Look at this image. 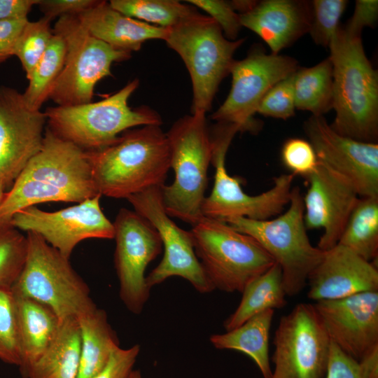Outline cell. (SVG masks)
<instances>
[{"label": "cell", "mask_w": 378, "mask_h": 378, "mask_svg": "<svg viewBox=\"0 0 378 378\" xmlns=\"http://www.w3.org/2000/svg\"><path fill=\"white\" fill-rule=\"evenodd\" d=\"M312 4V23L309 33L317 44L328 47L336 34L340 20L346 9V0H314Z\"/></svg>", "instance_id": "obj_36"}, {"label": "cell", "mask_w": 378, "mask_h": 378, "mask_svg": "<svg viewBox=\"0 0 378 378\" xmlns=\"http://www.w3.org/2000/svg\"><path fill=\"white\" fill-rule=\"evenodd\" d=\"M46 117L26 104L22 93L0 86V182L13 185L41 149Z\"/></svg>", "instance_id": "obj_18"}, {"label": "cell", "mask_w": 378, "mask_h": 378, "mask_svg": "<svg viewBox=\"0 0 378 378\" xmlns=\"http://www.w3.org/2000/svg\"><path fill=\"white\" fill-rule=\"evenodd\" d=\"M109 4L127 16L165 28L197 11L195 6L176 0H111Z\"/></svg>", "instance_id": "obj_32"}, {"label": "cell", "mask_w": 378, "mask_h": 378, "mask_svg": "<svg viewBox=\"0 0 378 378\" xmlns=\"http://www.w3.org/2000/svg\"><path fill=\"white\" fill-rule=\"evenodd\" d=\"M190 232L195 254L214 289L241 293L275 262L253 237L221 220L203 216Z\"/></svg>", "instance_id": "obj_9"}, {"label": "cell", "mask_w": 378, "mask_h": 378, "mask_svg": "<svg viewBox=\"0 0 378 378\" xmlns=\"http://www.w3.org/2000/svg\"><path fill=\"white\" fill-rule=\"evenodd\" d=\"M15 299L20 346L18 368L22 377L27 378L32 365L56 337L61 321L51 309L38 302Z\"/></svg>", "instance_id": "obj_24"}, {"label": "cell", "mask_w": 378, "mask_h": 378, "mask_svg": "<svg viewBox=\"0 0 378 378\" xmlns=\"http://www.w3.org/2000/svg\"><path fill=\"white\" fill-rule=\"evenodd\" d=\"M295 108L313 115H323L332 108V64L328 57L312 67H302L295 73Z\"/></svg>", "instance_id": "obj_30"}, {"label": "cell", "mask_w": 378, "mask_h": 378, "mask_svg": "<svg viewBox=\"0 0 378 378\" xmlns=\"http://www.w3.org/2000/svg\"><path fill=\"white\" fill-rule=\"evenodd\" d=\"M66 44L62 36L53 31L50 42L44 54L27 78L29 83L22 93L27 106L33 110H41L49 99L50 92L64 64Z\"/></svg>", "instance_id": "obj_31"}, {"label": "cell", "mask_w": 378, "mask_h": 378, "mask_svg": "<svg viewBox=\"0 0 378 378\" xmlns=\"http://www.w3.org/2000/svg\"><path fill=\"white\" fill-rule=\"evenodd\" d=\"M314 306L330 342L356 360L378 344V290Z\"/></svg>", "instance_id": "obj_20"}, {"label": "cell", "mask_w": 378, "mask_h": 378, "mask_svg": "<svg viewBox=\"0 0 378 378\" xmlns=\"http://www.w3.org/2000/svg\"><path fill=\"white\" fill-rule=\"evenodd\" d=\"M308 281V298L316 302L341 299L378 290L377 266L337 244L326 251Z\"/></svg>", "instance_id": "obj_21"}, {"label": "cell", "mask_w": 378, "mask_h": 378, "mask_svg": "<svg viewBox=\"0 0 378 378\" xmlns=\"http://www.w3.org/2000/svg\"><path fill=\"white\" fill-rule=\"evenodd\" d=\"M88 155L98 194L115 199L164 185L171 168L167 134L156 125L126 130Z\"/></svg>", "instance_id": "obj_2"}, {"label": "cell", "mask_w": 378, "mask_h": 378, "mask_svg": "<svg viewBox=\"0 0 378 378\" xmlns=\"http://www.w3.org/2000/svg\"><path fill=\"white\" fill-rule=\"evenodd\" d=\"M162 186L147 189L127 199L134 211L157 230L164 248L161 262L146 276V285L150 289L171 276H178L188 281L201 293L211 292L214 288L195 254L191 232L179 227L166 213Z\"/></svg>", "instance_id": "obj_14"}, {"label": "cell", "mask_w": 378, "mask_h": 378, "mask_svg": "<svg viewBox=\"0 0 378 378\" xmlns=\"http://www.w3.org/2000/svg\"><path fill=\"white\" fill-rule=\"evenodd\" d=\"M328 48L335 111L331 128L353 139L377 143L378 73L365 53L361 36L340 26Z\"/></svg>", "instance_id": "obj_3"}, {"label": "cell", "mask_w": 378, "mask_h": 378, "mask_svg": "<svg viewBox=\"0 0 378 378\" xmlns=\"http://www.w3.org/2000/svg\"><path fill=\"white\" fill-rule=\"evenodd\" d=\"M140 351L138 344L128 349H115L105 367L92 378H127Z\"/></svg>", "instance_id": "obj_40"}, {"label": "cell", "mask_w": 378, "mask_h": 378, "mask_svg": "<svg viewBox=\"0 0 378 378\" xmlns=\"http://www.w3.org/2000/svg\"><path fill=\"white\" fill-rule=\"evenodd\" d=\"M304 132L318 161L345 178L358 196L378 197V144L334 131L323 115H312Z\"/></svg>", "instance_id": "obj_17"}, {"label": "cell", "mask_w": 378, "mask_h": 378, "mask_svg": "<svg viewBox=\"0 0 378 378\" xmlns=\"http://www.w3.org/2000/svg\"><path fill=\"white\" fill-rule=\"evenodd\" d=\"M225 223L253 237L280 266L288 296H295L304 289L310 274L326 253L309 239L304 222L303 199L298 187L292 188L286 212L273 219L236 217Z\"/></svg>", "instance_id": "obj_8"}, {"label": "cell", "mask_w": 378, "mask_h": 378, "mask_svg": "<svg viewBox=\"0 0 378 378\" xmlns=\"http://www.w3.org/2000/svg\"><path fill=\"white\" fill-rule=\"evenodd\" d=\"M174 182L161 187L166 213L195 225L201 218L212 149L206 113H192L176 120L166 133Z\"/></svg>", "instance_id": "obj_5"}, {"label": "cell", "mask_w": 378, "mask_h": 378, "mask_svg": "<svg viewBox=\"0 0 378 378\" xmlns=\"http://www.w3.org/2000/svg\"><path fill=\"white\" fill-rule=\"evenodd\" d=\"M5 189L6 188L4 186V185L0 182V204L4 199V195H5Z\"/></svg>", "instance_id": "obj_49"}, {"label": "cell", "mask_w": 378, "mask_h": 378, "mask_svg": "<svg viewBox=\"0 0 378 378\" xmlns=\"http://www.w3.org/2000/svg\"><path fill=\"white\" fill-rule=\"evenodd\" d=\"M377 19V0H357L354 14L343 28L352 35L360 36L363 29L374 27Z\"/></svg>", "instance_id": "obj_43"}, {"label": "cell", "mask_w": 378, "mask_h": 378, "mask_svg": "<svg viewBox=\"0 0 378 378\" xmlns=\"http://www.w3.org/2000/svg\"><path fill=\"white\" fill-rule=\"evenodd\" d=\"M304 178L309 186L302 197L304 225L323 230L317 247L326 251L337 244L358 195L345 178L318 161Z\"/></svg>", "instance_id": "obj_19"}, {"label": "cell", "mask_w": 378, "mask_h": 378, "mask_svg": "<svg viewBox=\"0 0 378 378\" xmlns=\"http://www.w3.org/2000/svg\"><path fill=\"white\" fill-rule=\"evenodd\" d=\"M28 20H0V64L14 55L17 41Z\"/></svg>", "instance_id": "obj_44"}, {"label": "cell", "mask_w": 378, "mask_h": 378, "mask_svg": "<svg viewBox=\"0 0 378 378\" xmlns=\"http://www.w3.org/2000/svg\"><path fill=\"white\" fill-rule=\"evenodd\" d=\"M358 363L362 378H378V344L369 350Z\"/></svg>", "instance_id": "obj_46"}, {"label": "cell", "mask_w": 378, "mask_h": 378, "mask_svg": "<svg viewBox=\"0 0 378 378\" xmlns=\"http://www.w3.org/2000/svg\"><path fill=\"white\" fill-rule=\"evenodd\" d=\"M324 378H362L357 360L330 342L326 374Z\"/></svg>", "instance_id": "obj_42"}, {"label": "cell", "mask_w": 378, "mask_h": 378, "mask_svg": "<svg viewBox=\"0 0 378 378\" xmlns=\"http://www.w3.org/2000/svg\"><path fill=\"white\" fill-rule=\"evenodd\" d=\"M236 310L224 321L227 331L234 329L251 317L267 309H280L286 304L287 295L280 266L274 264L251 281L243 290Z\"/></svg>", "instance_id": "obj_28"}, {"label": "cell", "mask_w": 378, "mask_h": 378, "mask_svg": "<svg viewBox=\"0 0 378 378\" xmlns=\"http://www.w3.org/2000/svg\"><path fill=\"white\" fill-rule=\"evenodd\" d=\"M244 40H228L211 18L198 11L167 28L164 41L180 55L190 76L192 113L211 110L220 82L230 74L234 54Z\"/></svg>", "instance_id": "obj_6"}, {"label": "cell", "mask_w": 378, "mask_h": 378, "mask_svg": "<svg viewBox=\"0 0 378 378\" xmlns=\"http://www.w3.org/2000/svg\"><path fill=\"white\" fill-rule=\"evenodd\" d=\"M238 132L232 124L217 122L210 132L214 183L203 202V216L225 222L236 217L263 220L280 215L289 204L295 175L284 174L274 178L272 187L258 195L244 192L241 178L230 176L225 167L227 151Z\"/></svg>", "instance_id": "obj_10"}, {"label": "cell", "mask_w": 378, "mask_h": 378, "mask_svg": "<svg viewBox=\"0 0 378 378\" xmlns=\"http://www.w3.org/2000/svg\"><path fill=\"white\" fill-rule=\"evenodd\" d=\"M274 314V309L263 311L225 333L212 335L210 342L218 349L236 350L248 356L263 378H271L269 337Z\"/></svg>", "instance_id": "obj_25"}, {"label": "cell", "mask_w": 378, "mask_h": 378, "mask_svg": "<svg viewBox=\"0 0 378 378\" xmlns=\"http://www.w3.org/2000/svg\"><path fill=\"white\" fill-rule=\"evenodd\" d=\"M127 378H142L139 370H132Z\"/></svg>", "instance_id": "obj_48"}, {"label": "cell", "mask_w": 378, "mask_h": 378, "mask_svg": "<svg viewBox=\"0 0 378 378\" xmlns=\"http://www.w3.org/2000/svg\"><path fill=\"white\" fill-rule=\"evenodd\" d=\"M337 244L374 262L378 255V197L358 198Z\"/></svg>", "instance_id": "obj_29"}, {"label": "cell", "mask_w": 378, "mask_h": 378, "mask_svg": "<svg viewBox=\"0 0 378 378\" xmlns=\"http://www.w3.org/2000/svg\"><path fill=\"white\" fill-rule=\"evenodd\" d=\"M281 158L291 174L305 178L316 168L318 159L309 141L300 138H290L284 144Z\"/></svg>", "instance_id": "obj_38"}, {"label": "cell", "mask_w": 378, "mask_h": 378, "mask_svg": "<svg viewBox=\"0 0 378 378\" xmlns=\"http://www.w3.org/2000/svg\"><path fill=\"white\" fill-rule=\"evenodd\" d=\"M100 197L98 195L52 212L31 206L15 214L10 222L20 230L38 234L70 259L81 241L114 238L113 224L103 213Z\"/></svg>", "instance_id": "obj_16"}, {"label": "cell", "mask_w": 378, "mask_h": 378, "mask_svg": "<svg viewBox=\"0 0 378 378\" xmlns=\"http://www.w3.org/2000/svg\"><path fill=\"white\" fill-rule=\"evenodd\" d=\"M298 69V61L293 57L267 54L260 47L252 48L244 59L234 60L230 70V93L211 119L232 124L239 132H258L261 124L254 115L263 96Z\"/></svg>", "instance_id": "obj_12"}, {"label": "cell", "mask_w": 378, "mask_h": 378, "mask_svg": "<svg viewBox=\"0 0 378 378\" xmlns=\"http://www.w3.org/2000/svg\"><path fill=\"white\" fill-rule=\"evenodd\" d=\"M195 8L207 13L220 27L225 37L235 41L241 25L239 15L234 10L229 1L223 0H188L186 1Z\"/></svg>", "instance_id": "obj_39"}, {"label": "cell", "mask_w": 378, "mask_h": 378, "mask_svg": "<svg viewBox=\"0 0 378 378\" xmlns=\"http://www.w3.org/2000/svg\"><path fill=\"white\" fill-rule=\"evenodd\" d=\"M88 151L46 127L43 145L5 192L0 221L20 210L46 202L78 203L98 195Z\"/></svg>", "instance_id": "obj_1"}, {"label": "cell", "mask_w": 378, "mask_h": 378, "mask_svg": "<svg viewBox=\"0 0 378 378\" xmlns=\"http://www.w3.org/2000/svg\"><path fill=\"white\" fill-rule=\"evenodd\" d=\"M99 0H39L38 6L45 18L52 20L57 17L78 15L89 10Z\"/></svg>", "instance_id": "obj_41"}, {"label": "cell", "mask_w": 378, "mask_h": 378, "mask_svg": "<svg viewBox=\"0 0 378 378\" xmlns=\"http://www.w3.org/2000/svg\"><path fill=\"white\" fill-rule=\"evenodd\" d=\"M239 15L241 27L258 35L274 55L309 31L312 4L300 0H264Z\"/></svg>", "instance_id": "obj_22"}, {"label": "cell", "mask_w": 378, "mask_h": 378, "mask_svg": "<svg viewBox=\"0 0 378 378\" xmlns=\"http://www.w3.org/2000/svg\"><path fill=\"white\" fill-rule=\"evenodd\" d=\"M80 350L78 319L62 320L54 341L32 365L27 378H77Z\"/></svg>", "instance_id": "obj_27"}, {"label": "cell", "mask_w": 378, "mask_h": 378, "mask_svg": "<svg viewBox=\"0 0 378 378\" xmlns=\"http://www.w3.org/2000/svg\"><path fill=\"white\" fill-rule=\"evenodd\" d=\"M229 3L235 12L239 11V14H243L253 8L258 1L248 0H234L230 1Z\"/></svg>", "instance_id": "obj_47"}, {"label": "cell", "mask_w": 378, "mask_h": 378, "mask_svg": "<svg viewBox=\"0 0 378 378\" xmlns=\"http://www.w3.org/2000/svg\"><path fill=\"white\" fill-rule=\"evenodd\" d=\"M139 80L130 81L115 93L96 102L48 107L43 112L47 127L58 137L85 151L103 148L132 127L161 125L160 116L142 106L132 108L128 100Z\"/></svg>", "instance_id": "obj_4"}, {"label": "cell", "mask_w": 378, "mask_h": 378, "mask_svg": "<svg viewBox=\"0 0 378 378\" xmlns=\"http://www.w3.org/2000/svg\"><path fill=\"white\" fill-rule=\"evenodd\" d=\"M50 22L45 17L34 22L28 20L18 37L14 55L20 61L27 78L44 54L52 37Z\"/></svg>", "instance_id": "obj_34"}, {"label": "cell", "mask_w": 378, "mask_h": 378, "mask_svg": "<svg viewBox=\"0 0 378 378\" xmlns=\"http://www.w3.org/2000/svg\"><path fill=\"white\" fill-rule=\"evenodd\" d=\"M295 73L276 83L266 92L258 106L257 113L283 120L295 115Z\"/></svg>", "instance_id": "obj_37"}, {"label": "cell", "mask_w": 378, "mask_h": 378, "mask_svg": "<svg viewBox=\"0 0 378 378\" xmlns=\"http://www.w3.org/2000/svg\"><path fill=\"white\" fill-rule=\"evenodd\" d=\"M52 29L66 44L64 64L49 96L57 106L91 102L96 84L112 76L113 63L131 57L130 52L117 50L93 36L77 15L59 18Z\"/></svg>", "instance_id": "obj_11"}, {"label": "cell", "mask_w": 378, "mask_h": 378, "mask_svg": "<svg viewBox=\"0 0 378 378\" xmlns=\"http://www.w3.org/2000/svg\"><path fill=\"white\" fill-rule=\"evenodd\" d=\"M39 0H0V20L28 19L27 15Z\"/></svg>", "instance_id": "obj_45"}, {"label": "cell", "mask_w": 378, "mask_h": 378, "mask_svg": "<svg viewBox=\"0 0 378 378\" xmlns=\"http://www.w3.org/2000/svg\"><path fill=\"white\" fill-rule=\"evenodd\" d=\"M271 378H324L330 340L314 306L299 303L275 332Z\"/></svg>", "instance_id": "obj_13"}, {"label": "cell", "mask_w": 378, "mask_h": 378, "mask_svg": "<svg viewBox=\"0 0 378 378\" xmlns=\"http://www.w3.org/2000/svg\"><path fill=\"white\" fill-rule=\"evenodd\" d=\"M0 360L18 367L20 364L16 299L6 287H0Z\"/></svg>", "instance_id": "obj_35"}, {"label": "cell", "mask_w": 378, "mask_h": 378, "mask_svg": "<svg viewBox=\"0 0 378 378\" xmlns=\"http://www.w3.org/2000/svg\"><path fill=\"white\" fill-rule=\"evenodd\" d=\"M26 236L27 258L10 288L13 295L47 306L60 321L78 319L95 309L87 284L74 270L69 258L38 234L29 232Z\"/></svg>", "instance_id": "obj_7"}, {"label": "cell", "mask_w": 378, "mask_h": 378, "mask_svg": "<svg viewBox=\"0 0 378 378\" xmlns=\"http://www.w3.org/2000/svg\"><path fill=\"white\" fill-rule=\"evenodd\" d=\"M113 224L120 298L130 312L139 314L150 295L146 269L161 253L162 244L157 230L135 211L120 209Z\"/></svg>", "instance_id": "obj_15"}, {"label": "cell", "mask_w": 378, "mask_h": 378, "mask_svg": "<svg viewBox=\"0 0 378 378\" xmlns=\"http://www.w3.org/2000/svg\"><path fill=\"white\" fill-rule=\"evenodd\" d=\"M27 253V236L10 221H0V287H12L22 270Z\"/></svg>", "instance_id": "obj_33"}, {"label": "cell", "mask_w": 378, "mask_h": 378, "mask_svg": "<svg viewBox=\"0 0 378 378\" xmlns=\"http://www.w3.org/2000/svg\"><path fill=\"white\" fill-rule=\"evenodd\" d=\"M86 29L111 47L132 53L150 39L164 40L167 28L150 24L127 16L106 1L77 15Z\"/></svg>", "instance_id": "obj_23"}, {"label": "cell", "mask_w": 378, "mask_h": 378, "mask_svg": "<svg viewBox=\"0 0 378 378\" xmlns=\"http://www.w3.org/2000/svg\"><path fill=\"white\" fill-rule=\"evenodd\" d=\"M80 350L77 378H92L107 364L119 342L104 310L97 307L78 318Z\"/></svg>", "instance_id": "obj_26"}]
</instances>
